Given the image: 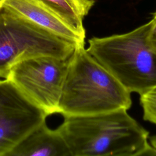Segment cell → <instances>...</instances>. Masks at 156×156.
Masks as SVG:
<instances>
[{"label":"cell","mask_w":156,"mask_h":156,"mask_svg":"<svg viewBox=\"0 0 156 156\" xmlns=\"http://www.w3.org/2000/svg\"><path fill=\"white\" fill-rule=\"evenodd\" d=\"M57 129L71 156L156 155L149 132L125 109L66 116Z\"/></svg>","instance_id":"cell-1"},{"label":"cell","mask_w":156,"mask_h":156,"mask_svg":"<svg viewBox=\"0 0 156 156\" xmlns=\"http://www.w3.org/2000/svg\"><path fill=\"white\" fill-rule=\"evenodd\" d=\"M84 45L76 46L69 57L59 113L66 116L127 110L132 105L131 93L85 49Z\"/></svg>","instance_id":"cell-2"},{"label":"cell","mask_w":156,"mask_h":156,"mask_svg":"<svg viewBox=\"0 0 156 156\" xmlns=\"http://www.w3.org/2000/svg\"><path fill=\"white\" fill-rule=\"evenodd\" d=\"M152 19L134 30L88 40V52L129 92L156 87V52L148 42Z\"/></svg>","instance_id":"cell-3"},{"label":"cell","mask_w":156,"mask_h":156,"mask_svg":"<svg viewBox=\"0 0 156 156\" xmlns=\"http://www.w3.org/2000/svg\"><path fill=\"white\" fill-rule=\"evenodd\" d=\"M5 8L0 9V77L18 62L38 56L68 58L76 46Z\"/></svg>","instance_id":"cell-4"},{"label":"cell","mask_w":156,"mask_h":156,"mask_svg":"<svg viewBox=\"0 0 156 156\" xmlns=\"http://www.w3.org/2000/svg\"><path fill=\"white\" fill-rule=\"evenodd\" d=\"M69 58L38 56L15 64L6 79L48 116L59 113Z\"/></svg>","instance_id":"cell-5"},{"label":"cell","mask_w":156,"mask_h":156,"mask_svg":"<svg viewBox=\"0 0 156 156\" xmlns=\"http://www.w3.org/2000/svg\"><path fill=\"white\" fill-rule=\"evenodd\" d=\"M48 115L7 79L0 80V156H7Z\"/></svg>","instance_id":"cell-6"},{"label":"cell","mask_w":156,"mask_h":156,"mask_svg":"<svg viewBox=\"0 0 156 156\" xmlns=\"http://www.w3.org/2000/svg\"><path fill=\"white\" fill-rule=\"evenodd\" d=\"M3 7L76 45L85 44V37L41 0H5Z\"/></svg>","instance_id":"cell-7"},{"label":"cell","mask_w":156,"mask_h":156,"mask_svg":"<svg viewBox=\"0 0 156 156\" xmlns=\"http://www.w3.org/2000/svg\"><path fill=\"white\" fill-rule=\"evenodd\" d=\"M7 156H71V154L59 130L51 129L44 122Z\"/></svg>","instance_id":"cell-8"},{"label":"cell","mask_w":156,"mask_h":156,"mask_svg":"<svg viewBox=\"0 0 156 156\" xmlns=\"http://www.w3.org/2000/svg\"><path fill=\"white\" fill-rule=\"evenodd\" d=\"M58 13L77 33L85 37L83 19L94 4V0H41Z\"/></svg>","instance_id":"cell-9"},{"label":"cell","mask_w":156,"mask_h":156,"mask_svg":"<svg viewBox=\"0 0 156 156\" xmlns=\"http://www.w3.org/2000/svg\"><path fill=\"white\" fill-rule=\"evenodd\" d=\"M143 119L156 125V87L140 95Z\"/></svg>","instance_id":"cell-10"},{"label":"cell","mask_w":156,"mask_h":156,"mask_svg":"<svg viewBox=\"0 0 156 156\" xmlns=\"http://www.w3.org/2000/svg\"><path fill=\"white\" fill-rule=\"evenodd\" d=\"M152 20L153 24L149 34L148 42L151 48L156 52V12L154 14Z\"/></svg>","instance_id":"cell-11"},{"label":"cell","mask_w":156,"mask_h":156,"mask_svg":"<svg viewBox=\"0 0 156 156\" xmlns=\"http://www.w3.org/2000/svg\"><path fill=\"white\" fill-rule=\"evenodd\" d=\"M150 144L156 149V135L153 136L150 138Z\"/></svg>","instance_id":"cell-12"},{"label":"cell","mask_w":156,"mask_h":156,"mask_svg":"<svg viewBox=\"0 0 156 156\" xmlns=\"http://www.w3.org/2000/svg\"><path fill=\"white\" fill-rule=\"evenodd\" d=\"M5 1V0H0V9L3 7V5H4Z\"/></svg>","instance_id":"cell-13"}]
</instances>
